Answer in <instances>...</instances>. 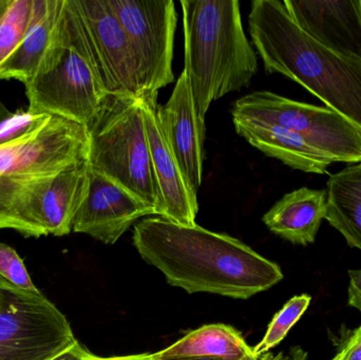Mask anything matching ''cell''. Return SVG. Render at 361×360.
Instances as JSON below:
<instances>
[{"instance_id":"ac0fdd59","label":"cell","mask_w":361,"mask_h":360,"mask_svg":"<svg viewBox=\"0 0 361 360\" xmlns=\"http://www.w3.org/2000/svg\"><path fill=\"white\" fill-rule=\"evenodd\" d=\"M326 190L302 187L288 192L263 216V223L293 244H312L326 219Z\"/></svg>"},{"instance_id":"7c38bea8","label":"cell","mask_w":361,"mask_h":360,"mask_svg":"<svg viewBox=\"0 0 361 360\" xmlns=\"http://www.w3.org/2000/svg\"><path fill=\"white\" fill-rule=\"evenodd\" d=\"M90 166V165H89ZM88 194L74 218L72 230L105 244H114L140 219L156 209L94 169H89Z\"/></svg>"},{"instance_id":"d4e9b609","label":"cell","mask_w":361,"mask_h":360,"mask_svg":"<svg viewBox=\"0 0 361 360\" xmlns=\"http://www.w3.org/2000/svg\"><path fill=\"white\" fill-rule=\"evenodd\" d=\"M332 360H361V325L348 336Z\"/></svg>"},{"instance_id":"7a4b0ae2","label":"cell","mask_w":361,"mask_h":360,"mask_svg":"<svg viewBox=\"0 0 361 360\" xmlns=\"http://www.w3.org/2000/svg\"><path fill=\"white\" fill-rule=\"evenodd\" d=\"M248 29L267 73L298 82L361 130L360 59L341 56L315 42L280 0H254Z\"/></svg>"},{"instance_id":"d6986e66","label":"cell","mask_w":361,"mask_h":360,"mask_svg":"<svg viewBox=\"0 0 361 360\" xmlns=\"http://www.w3.org/2000/svg\"><path fill=\"white\" fill-rule=\"evenodd\" d=\"M158 360L175 359H214L244 360L257 359L242 334L222 323L203 325L164 350L154 353Z\"/></svg>"},{"instance_id":"5b68a950","label":"cell","mask_w":361,"mask_h":360,"mask_svg":"<svg viewBox=\"0 0 361 360\" xmlns=\"http://www.w3.org/2000/svg\"><path fill=\"white\" fill-rule=\"evenodd\" d=\"M88 161L52 175L0 178V230L25 237H63L88 194Z\"/></svg>"},{"instance_id":"cb8c5ba5","label":"cell","mask_w":361,"mask_h":360,"mask_svg":"<svg viewBox=\"0 0 361 360\" xmlns=\"http://www.w3.org/2000/svg\"><path fill=\"white\" fill-rule=\"evenodd\" d=\"M48 116L49 114H33L29 111L11 112L10 116L0 123V145L29 132Z\"/></svg>"},{"instance_id":"8992f818","label":"cell","mask_w":361,"mask_h":360,"mask_svg":"<svg viewBox=\"0 0 361 360\" xmlns=\"http://www.w3.org/2000/svg\"><path fill=\"white\" fill-rule=\"evenodd\" d=\"M233 118H252L288 129L334 163H361V130L330 108L293 101L271 91L237 99Z\"/></svg>"},{"instance_id":"e0dca14e","label":"cell","mask_w":361,"mask_h":360,"mask_svg":"<svg viewBox=\"0 0 361 360\" xmlns=\"http://www.w3.org/2000/svg\"><path fill=\"white\" fill-rule=\"evenodd\" d=\"M233 120L238 135L248 144L297 170L326 175L334 163L288 129L252 118H233Z\"/></svg>"},{"instance_id":"277c9868","label":"cell","mask_w":361,"mask_h":360,"mask_svg":"<svg viewBox=\"0 0 361 360\" xmlns=\"http://www.w3.org/2000/svg\"><path fill=\"white\" fill-rule=\"evenodd\" d=\"M88 130L91 168L152 205L162 217L142 97L109 95Z\"/></svg>"},{"instance_id":"3957f363","label":"cell","mask_w":361,"mask_h":360,"mask_svg":"<svg viewBox=\"0 0 361 360\" xmlns=\"http://www.w3.org/2000/svg\"><path fill=\"white\" fill-rule=\"evenodd\" d=\"M185 68L197 118L210 105L250 86L258 72L256 52L242 25L237 0H180Z\"/></svg>"},{"instance_id":"8fae6325","label":"cell","mask_w":361,"mask_h":360,"mask_svg":"<svg viewBox=\"0 0 361 360\" xmlns=\"http://www.w3.org/2000/svg\"><path fill=\"white\" fill-rule=\"evenodd\" d=\"M89 151L86 126L49 116L29 132L0 145V178L56 175L86 163Z\"/></svg>"},{"instance_id":"2e32d148","label":"cell","mask_w":361,"mask_h":360,"mask_svg":"<svg viewBox=\"0 0 361 360\" xmlns=\"http://www.w3.org/2000/svg\"><path fill=\"white\" fill-rule=\"evenodd\" d=\"M143 101L146 131L152 168L162 199V217L180 225H197V194L187 183L161 128L158 116V92L140 95Z\"/></svg>"},{"instance_id":"83f0119b","label":"cell","mask_w":361,"mask_h":360,"mask_svg":"<svg viewBox=\"0 0 361 360\" xmlns=\"http://www.w3.org/2000/svg\"><path fill=\"white\" fill-rule=\"evenodd\" d=\"M305 351L298 347V348L292 349L290 354L286 355L284 353H279V354L275 355L269 352L261 356L259 360H298L305 354Z\"/></svg>"},{"instance_id":"4dcf8cb0","label":"cell","mask_w":361,"mask_h":360,"mask_svg":"<svg viewBox=\"0 0 361 360\" xmlns=\"http://www.w3.org/2000/svg\"><path fill=\"white\" fill-rule=\"evenodd\" d=\"M10 0H0V15L4 13V11L6 10V6H8Z\"/></svg>"},{"instance_id":"ba28073f","label":"cell","mask_w":361,"mask_h":360,"mask_svg":"<svg viewBox=\"0 0 361 360\" xmlns=\"http://www.w3.org/2000/svg\"><path fill=\"white\" fill-rule=\"evenodd\" d=\"M75 342L67 317L42 292L0 277V360H51Z\"/></svg>"},{"instance_id":"9a60e30c","label":"cell","mask_w":361,"mask_h":360,"mask_svg":"<svg viewBox=\"0 0 361 360\" xmlns=\"http://www.w3.org/2000/svg\"><path fill=\"white\" fill-rule=\"evenodd\" d=\"M159 120L171 154L191 190L197 194L203 179L206 127L197 118L188 78L184 71L176 82L173 94L159 106Z\"/></svg>"},{"instance_id":"ffe728a7","label":"cell","mask_w":361,"mask_h":360,"mask_svg":"<svg viewBox=\"0 0 361 360\" xmlns=\"http://www.w3.org/2000/svg\"><path fill=\"white\" fill-rule=\"evenodd\" d=\"M326 185V221L361 251V163L331 175Z\"/></svg>"},{"instance_id":"30bf717a","label":"cell","mask_w":361,"mask_h":360,"mask_svg":"<svg viewBox=\"0 0 361 360\" xmlns=\"http://www.w3.org/2000/svg\"><path fill=\"white\" fill-rule=\"evenodd\" d=\"M25 87L30 113L61 116L87 128L94 122L109 97L90 63L70 40L66 23L65 46L61 56Z\"/></svg>"},{"instance_id":"603a6c76","label":"cell","mask_w":361,"mask_h":360,"mask_svg":"<svg viewBox=\"0 0 361 360\" xmlns=\"http://www.w3.org/2000/svg\"><path fill=\"white\" fill-rule=\"evenodd\" d=\"M0 277L25 291L40 292L34 285L17 252L4 243H0Z\"/></svg>"},{"instance_id":"52a82bcc","label":"cell","mask_w":361,"mask_h":360,"mask_svg":"<svg viewBox=\"0 0 361 360\" xmlns=\"http://www.w3.org/2000/svg\"><path fill=\"white\" fill-rule=\"evenodd\" d=\"M65 23L108 95L140 97L130 46L108 0H66Z\"/></svg>"},{"instance_id":"836d02e7","label":"cell","mask_w":361,"mask_h":360,"mask_svg":"<svg viewBox=\"0 0 361 360\" xmlns=\"http://www.w3.org/2000/svg\"><path fill=\"white\" fill-rule=\"evenodd\" d=\"M244 360H259V359H246Z\"/></svg>"},{"instance_id":"f1b7e54d","label":"cell","mask_w":361,"mask_h":360,"mask_svg":"<svg viewBox=\"0 0 361 360\" xmlns=\"http://www.w3.org/2000/svg\"><path fill=\"white\" fill-rule=\"evenodd\" d=\"M99 360H158L154 357V353L152 354L129 355V356H120V357H110V359H103L99 357Z\"/></svg>"},{"instance_id":"5bb4252c","label":"cell","mask_w":361,"mask_h":360,"mask_svg":"<svg viewBox=\"0 0 361 360\" xmlns=\"http://www.w3.org/2000/svg\"><path fill=\"white\" fill-rule=\"evenodd\" d=\"M296 25L333 52L361 61V0H284Z\"/></svg>"},{"instance_id":"4fadbf2b","label":"cell","mask_w":361,"mask_h":360,"mask_svg":"<svg viewBox=\"0 0 361 360\" xmlns=\"http://www.w3.org/2000/svg\"><path fill=\"white\" fill-rule=\"evenodd\" d=\"M66 0H33L20 44L0 65V80L31 82L59 59L65 46Z\"/></svg>"},{"instance_id":"4316f807","label":"cell","mask_w":361,"mask_h":360,"mask_svg":"<svg viewBox=\"0 0 361 360\" xmlns=\"http://www.w3.org/2000/svg\"><path fill=\"white\" fill-rule=\"evenodd\" d=\"M99 356H95L94 354L89 352L76 340L70 348L51 360H99Z\"/></svg>"},{"instance_id":"1f68e13d","label":"cell","mask_w":361,"mask_h":360,"mask_svg":"<svg viewBox=\"0 0 361 360\" xmlns=\"http://www.w3.org/2000/svg\"><path fill=\"white\" fill-rule=\"evenodd\" d=\"M166 360H220L214 359H166Z\"/></svg>"},{"instance_id":"9c48e42d","label":"cell","mask_w":361,"mask_h":360,"mask_svg":"<svg viewBox=\"0 0 361 360\" xmlns=\"http://www.w3.org/2000/svg\"><path fill=\"white\" fill-rule=\"evenodd\" d=\"M120 20L135 63L140 95L159 92L175 80L178 15L173 0H108Z\"/></svg>"},{"instance_id":"484cf974","label":"cell","mask_w":361,"mask_h":360,"mask_svg":"<svg viewBox=\"0 0 361 360\" xmlns=\"http://www.w3.org/2000/svg\"><path fill=\"white\" fill-rule=\"evenodd\" d=\"M350 285L348 290V302L361 314V270H350Z\"/></svg>"},{"instance_id":"f546056e","label":"cell","mask_w":361,"mask_h":360,"mask_svg":"<svg viewBox=\"0 0 361 360\" xmlns=\"http://www.w3.org/2000/svg\"><path fill=\"white\" fill-rule=\"evenodd\" d=\"M11 112L8 111V109H6V107H4V104L0 101V123L2 122V120H4V118H8V116H10Z\"/></svg>"},{"instance_id":"d6a6232c","label":"cell","mask_w":361,"mask_h":360,"mask_svg":"<svg viewBox=\"0 0 361 360\" xmlns=\"http://www.w3.org/2000/svg\"><path fill=\"white\" fill-rule=\"evenodd\" d=\"M307 353L305 352V354L302 355V356L300 357L298 360H307Z\"/></svg>"},{"instance_id":"7402d4cb","label":"cell","mask_w":361,"mask_h":360,"mask_svg":"<svg viewBox=\"0 0 361 360\" xmlns=\"http://www.w3.org/2000/svg\"><path fill=\"white\" fill-rule=\"evenodd\" d=\"M33 0H10L0 15V65L18 46L31 19Z\"/></svg>"},{"instance_id":"6da1fadb","label":"cell","mask_w":361,"mask_h":360,"mask_svg":"<svg viewBox=\"0 0 361 360\" xmlns=\"http://www.w3.org/2000/svg\"><path fill=\"white\" fill-rule=\"evenodd\" d=\"M133 245L169 285L189 294L248 299L283 279L277 263L245 243L197 224L185 226L164 218H146L135 225Z\"/></svg>"},{"instance_id":"44dd1931","label":"cell","mask_w":361,"mask_h":360,"mask_svg":"<svg viewBox=\"0 0 361 360\" xmlns=\"http://www.w3.org/2000/svg\"><path fill=\"white\" fill-rule=\"evenodd\" d=\"M311 296L307 294L294 296L284 304L279 312L276 313L267 328L264 337L255 348H252L255 357L260 359L263 355L269 353L271 349L281 344L290 329L305 314L311 304Z\"/></svg>"}]
</instances>
